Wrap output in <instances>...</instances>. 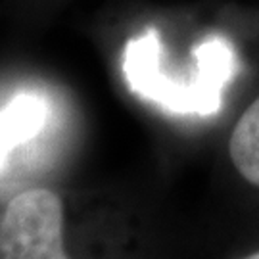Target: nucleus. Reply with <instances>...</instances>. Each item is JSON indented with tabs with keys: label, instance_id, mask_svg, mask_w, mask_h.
<instances>
[{
	"label": "nucleus",
	"instance_id": "4",
	"mask_svg": "<svg viewBox=\"0 0 259 259\" xmlns=\"http://www.w3.org/2000/svg\"><path fill=\"white\" fill-rule=\"evenodd\" d=\"M244 259H259V251H255V253H250V255H246Z\"/></svg>",
	"mask_w": 259,
	"mask_h": 259
},
{
	"label": "nucleus",
	"instance_id": "2",
	"mask_svg": "<svg viewBox=\"0 0 259 259\" xmlns=\"http://www.w3.org/2000/svg\"><path fill=\"white\" fill-rule=\"evenodd\" d=\"M47 106L37 94L21 93L0 110V167L12 150L33 139L45 125Z\"/></svg>",
	"mask_w": 259,
	"mask_h": 259
},
{
	"label": "nucleus",
	"instance_id": "3",
	"mask_svg": "<svg viewBox=\"0 0 259 259\" xmlns=\"http://www.w3.org/2000/svg\"><path fill=\"white\" fill-rule=\"evenodd\" d=\"M229 156L238 175L259 188V96L236 121L229 139Z\"/></svg>",
	"mask_w": 259,
	"mask_h": 259
},
{
	"label": "nucleus",
	"instance_id": "1",
	"mask_svg": "<svg viewBox=\"0 0 259 259\" xmlns=\"http://www.w3.org/2000/svg\"><path fill=\"white\" fill-rule=\"evenodd\" d=\"M0 259H67L62 200L31 188L8 204L0 221Z\"/></svg>",
	"mask_w": 259,
	"mask_h": 259
}]
</instances>
